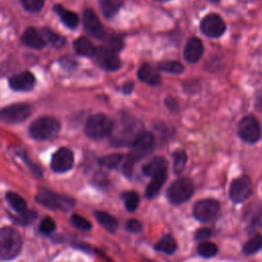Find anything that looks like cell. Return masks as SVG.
I'll list each match as a JSON object with an SVG mask.
<instances>
[{
	"label": "cell",
	"instance_id": "obj_1",
	"mask_svg": "<svg viewBox=\"0 0 262 262\" xmlns=\"http://www.w3.org/2000/svg\"><path fill=\"white\" fill-rule=\"evenodd\" d=\"M155 145V138L150 132L142 131L132 142L130 152L123 165V172L130 177L133 171L134 163L149 155Z\"/></svg>",
	"mask_w": 262,
	"mask_h": 262
},
{
	"label": "cell",
	"instance_id": "obj_2",
	"mask_svg": "<svg viewBox=\"0 0 262 262\" xmlns=\"http://www.w3.org/2000/svg\"><path fill=\"white\" fill-rule=\"evenodd\" d=\"M140 123L134 119L130 118L128 115L121 118L119 124H114L113 131L111 133V142L115 146H124L132 144L135 138L141 133Z\"/></svg>",
	"mask_w": 262,
	"mask_h": 262
},
{
	"label": "cell",
	"instance_id": "obj_3",
	"mask_svg": "<svg viewBox=\"0 0 262 262\" xmlns=\"http://www.w3.org/2000/svg\"><path fill=\"white\" fill-rule=\"evenodd\" d=\"M23 248V238L19 232L11 226L0 228V258L12 260L16 258Z\"/></svg>",
	"mask_w": 262,
	"mask_h": 262
},
{
	"label": "cell",
	"instance_id": "obj_4",
	"mask_svg": "<svg viewBox=\"0 0 262 262\" xmlns=\"http://www.w3.org/2000/svg\"><path fill=\"white\" fill-rule=\"evenodd\" d=\"M60 130V124L57 119L44 116L35 120L29 128L30 136L36 140H46L54 137Z\"/></svg>",
	"mask_w": 262,
	"mask_h": 262
},
{
	"label": "cell",
	"instance_id": "obj_5",
	"mask_svg": "<svg viewBox=\"0 0 262 262\" xmlns=\"http://www.w3.org/2000/svg\"><path fill=\"white\" fill-rule=\"evenodd\" d=\"M114 128V122L103 114L91 116L85 125V133L93 139H101L111 135Z\"/></svg>",
	"mask_w": 262,
	"mask_h": 262
},
{
	"label": "cell",
	"instance_id": "obj_6",
	"mask_svg": "<svg viewBox=\"0 0 262 262\" xmlns=\"http://www.w3.org/2000/svg\"><path fill=\"white\" fill-rule=\"evenodd\" d=\"M194 191L193 182L186 177L175 180L167 190V199L173 205H180L190 199Z\"/></svg>",
	"mask_w": 262,
	"mask_h": 262
},
{
	"label": "cell",
	"instance_id": "obj_7",
	"mask_svg": "<svg viewBox=\"0 0 262 262\" xmlns=\"http://www.w3.org/2000/svg\"><path fill=\"white\" fill-rule=\"evenodd\" d=\"M36 201L41 206L50 210H69L74 205V202L71 199L59 195L47 188H40L38 190Z\"/></svg>",
	"mask_w": 262,
	"mask_h": 262
},
{
	"label": "cell",
	"instance_id": "obj_8",
	"mask_svg": "<svg viewBox=\"0 0 262 262\" xmlns=\"http://www.w3.org/2000/svg\"><path fill=\"white\" fill-rule=\"evenodd\" d=\"M238 136L248 143H255L261 138V127L258 120L253 116L244 117L238 123Z\"/></svg>",
	"mask_w": 262,
	"mask_h": 262
},
{
	"label": "cell",
	"instance_id": "obj_9",
	"mask_svg": "<svg viewBox=\"0 0 262 262\" xmlns=\"http://www.w3.org/2000/svg\"><path fill=\"white\" fill-rule=\"evenodd\" d=\"M31 115V106L27 103H14L0 110V121L15 124L24 122Z\"/></svg>",
	"mask_w": 262,
	"mask_h": 262
},
{
	"label": "cell",
	"instance_id": "obj_10",
	"mask_svg": "<svg viewBox=\"0 0 262 262\" xmlns=\"http://www.w3.org/2000/svg\"><path fill=\"white\" fill-rule=\"evenodd\" d=\"M219 203L213 199H204L198 201L192 209L193 216L201 222H209L213 220L219 213Z\"/></svg>",
	"mask_w": 262,
	"mask_h": 262
},
{
	"label": "cell",
	"instance_id": "obj_11",
	"mask_svg": "<svg viewBox=\"0 0 262 262\" xmlns=\"http://www.w3.org/2000/svg\"><path fill=\"white\" fill-rule=\"evenodd\" d=\"M252 191L251 180L248 176H241L232 180L229 186V198L234 203L246 201Z\"/></svg>",
	"mask_w": 262,
	"mask_h": 262
},
{
	"label": "cell",
	"instance_id": "obj_12",
	"mask_svg": "<svg viewBox=\"0 0 262 262\" xmlns=\"http://www.w3.org/2000/svg\"><path fill=\"white\" fill-rule=\"evenodd\" d=\"M74 165L73 151L68 147L58 148L51 158V169L55 173H64L72 169Z\"/></svg>",
	"mask_w": 262,
	"mask_h": 262
},
{
	"label": "cell",
	"instance_id": "obj_13",
	"mask_svg": "<svg viewBox=\"0 0 262 262\" xmlns=\"http://www.w3.org/2000/svg\"><path fill=\"white\" fill-rule=\"evenodd\" d=\"M201 30L207 37L218 38L225 32V24L218 14L210 13L202 19Z\"/></svg>",
	"mask_w": 262,
	"mask_h": 262
},
{
	"label": "cell",
	"instance_id": "obj_14",
	"mask_svg": "<svg viewBox=\"0 0 262 262\" xmlns=\"http://www.w3.org/2000/svg\"><path fill=\"white\" fill-rule=\"evenodd\" d=\"M97 63L106 71H117L121 67V61L116 52L107 47L96 49L94 55Z\"/></svg>",
	"mask_w": 262,
	"mask_h": 262
},
{
	"label": "cell",
	"instance_id": "obj_15",
	"mask_svg": "<svg viewBox=\"0 0 262 262\" xmlns=\"http://www.w3.org/2000/svg\"><path fill=\"white\" fill-rule=\"evenodd\" d=\"M83 26L84 30L92 37L101 39L104 38L105 33L102 24L100 23L97 15L91 10L86 9L83 12Z\"/></svg>",
	"mask_w": 262,
	"mask_h": 262
},
{
	"label": "cell",
	"instance_id": "obj_16",
	"mask_svg": "<svg viewBox=\"0 0 262 262\" xmlns=\"http://www.w3.org/2000/svg\"><path fill=\"white\" fill-rule=\"evenodd\" d=\"M35 77L29 71H24L9 78V86L15 91H29L35 85Z\"/></svg>",
	"mask_w": 262,
	"mask_h": 262
},
{
	"label": "cell",
	"instance_id": "obj_17",
	"mask_svg": "<svg viewBox=\"0 0 262 262\" xmlns=\"http://www.w3.org/2000/svg\"><path fill=\"white\" fill-rule=\"evenodd\" d=\"M21 42L31 48L41 49L46 46V40L42 32L36 30L35 28H27L20 37Z\"/></svg>",
	"mask_w": 262,
	"mask_h": 262
},
{
	"label": "cell",
	"instance_id": "obj_18",
	"mask_svg": "<svg viewBox=\"0 0 262 262\" xmlns=\"http://www.w3.org/2000/svg\"><path fill=\"white\" fill-rule=\"evenodd\" d=\"M203 52H204V47H203L202 41L199 38L192 37L186 42V45L183 51V56L186 61L190 63H194L201 58V56L203 55Z\"/></svg>",
	"mask_w": 262,
	"mask_h": 262
},
{
	"label": "cell",
	"instance_id": "obj_19",
	"mask_svg": "<svg viewBox=\"0 0 262 262\" xmlns=\"http://www.w3.org/2000/svg\"><path fill=\"white\" fill-rule=\"evenodd\" d=\"M137 76L140 81H142L148 85H151V86H157L161 83V77H160L159 73L147 63L142 64L139 68Z\"/></svg>",
	"mask_w": 262,
	"mask_h": 262
},
{
	"label": "cell",
	"instance_id": "obj_20",
	"mask_svg": "<svg viewBox=\"0 0 262 262\" xmlns=\"http://www.w3.org/2000/svg\"><path fill=\"white\" fill-rule=\"evenodd\" d=\"M53 9L66 27H68L69 29H75L78 26L79 16L75 12L66 9L63 6L59 4L55 5Z\"/></svg>",
	"mask_w": 262,
	"mask_h": 262
},
{
	"label": "cell",
	"instance_id": "obj_21",
	"mask_svg": "<svg viewBox=\"0 0 262 262\" xmlns=\"http://www.w3.org/2000/svg\"><path fill=\"white\" fill-rule=\"evenodd\" d=\"M164 170H167V161L163 157H155L142 167L143 174L151 177Z\"/></svg>",
	"mask_w": 262,
	"mask_h": 262
},
{
	"label": "cell",
	"instance_id": "obj_22",
	"mask_svg": "<svg viewBox=\"0 0 262 262\" xmlns=\"http://www.w3.org/2000/svg\"><path fill=\"white\" fill-rule=\"evenodd\" d=\"M166 179H167V170H164V171L154 175L151 177L150 182L146 186V190H145L146 196L149 199L156 196L158 194V192L160 191V189L162 188V186L164 185Z\"/></svg>",
	"mask_w": 262,
	"mask_h": 262
},
{
	"label": "cell",
	"instance_id": "obj_23",
	"mask_svg": "<svg viewBox=\"0 0 262 262\" xmlns=\"http://www.w3.org/2000/svg\"><path fill=\"white\" fill-rule=\"evenodd\" d=\"M74 49L78 55L91 57L95 55L97 48L94 47L90 40L85 37H81L74 41Z\"/></svg>",
	"mask_w": 262,
	"mask_h": 262
},
{
	"label": "cell",
	"instance_id": "obj_24",
	"mask_svg": "<svg viewBox=\"0 0 262 262\" xmlns=\"http://www.w3.org/2000/svg\"><path fill=\"white\" fill-rule=\"evenodd\" d=\"M95 217H96L97 221L99 222V224L105 230H107L110 232H114L118 228V221L111 214H108L106 212H102V211H97L95 213Z\"/></svg>",
	"mask_w": 262,
	"mask_h": 262
},
{
	"label": "cell",
	"instance_id": "obj_25",
	"mask_svg": "<svg viewBox=\"0 0 262 262\" xmlns=\"http://www.w3.org/2000/svg\"><path fill=\"white\" fill-rule=\"evenodd\" d=\"M155 249L165 254L171 255L176 251L177 244H176V241L173 238V236L166 234L155 245Z\"/></svg>",
	"mask_w": 262,
	"mask_h": 262
},
{
	"label": "cell",
	"instance_id": "obj_26",
	"mask_svg": "<svg viewBox=\"0 0 262 262\" xmlns=\"http://www.w3.org/2000/svg\"><path fill=\"white\" fill-rule=\"evenodd\" d=\"M6 201L17 214L27 211V203L24 198L20 196L18 193L8 191L6 193Z\"/></svg>",
	"mask_w": 262,
	"mask_h": 262
},
{
	"label": "cell",
	"instance_id": "obj_27",
	"mask_svg": "<svg viewBox=\"0 0 262 262\" xmlns=\"http://www.w3.org/2000/svg\"><path fill=\"white\" fill-rule=\"evenodd\" d=\"M122 6L121 0H100V9L106 17L114 16Z\"/></svg>",
	"mask_w": 262,
	"mask_h": 262
},
{
	"label": "cell",
	"instance_id": "obj_28",
	"mask_svg": "<svg viewBox=\"0 0 262 262\" xmlns=\"http://www.w3.org/2000/svg\"><path fill=\"white\" fill-rule=\"evenodd\" d=\"M262 248V234H255L247 243L244 244L243 252L246 255H253Z\"/></svg>",
	"mask_w": 262,
	"mask_h": 262
},
{
	"label": "cell",
	"instance_id": "obj_29",
	"mask_svg": "<svg viewBox=\"0 0 262 262\" xmlns=\"http://www.w3.org/2000/svg\"><path fill=\"white\" fill-rule=\"evenodd\" d=\"M124 205L126 210L129 212H134L139 204V195L135 191H126L122 194Z\"/></svg>",
	"mask_w": 262,
	"mask_h": 262
},
{
	"label": "cell",
	"instance_id": "obj_30",
	"mask_svg": "<svg viewBox=\"0 0 262 262\" xmlns=\"http://www.w3.org/2000/svg\"><path fill=\"white\" fill-rule=\"evenodd\" d=\"M158 69L160 71L170 73V74H180L183 72V66L179 61L176 60H168L162 61L158 64Z\"/></svg>",
	"mask_w": 262,
	"mask_h": 262
},
{
	"label": "cell",
	"instance_id": "obj_31",
	"mask_svg": "<svg viewBox=\"0 0 262 262\" xmlns=\"http://www.w3.org/2000/svg\"><path fill=\"white\" fill-rule=\"evenodd\" d=\"M187 156L183 150H176L173 154V171L175 174H180L186 164Z\"/></svg>",
	"mask_w": 262,
	"mask_h": 262
},
{
	"label": "cell",
	"instance_id": "obj_32",
	"mask_svg": "<svg viewBox=\"0 0 262 262\" xmlns=\"http://www.w3.org/2000/svg\"><path fill=\"white\" fill-rule=\"evenodd\" d=\"M218 252V248L217 246L212 243V242H202L199 246H198V253L200 256L205 257V258H211L213 256H215Z\"/></svg>",
	"mask_w": 262,
	"mask_h": 262
},
{
	"label": "cell",
	"instance_id": "obj_33",
	"mask_svg": "<svg viewBox=\"0 0 262 262\" xmlns=\"http://www.w3.org/2000/svg\"><path fill=\"white\" fill-rule=\"evenodd\" d=\"M41 32H42L46 42H49L54 47H61L66 43V39L62 36L57 35L56 33L50 31L49 29H43Z\"/></svg>",
	"mask_w": 262,
	"mask_h": 262
},
{
	"label": "cell",
	"instance_id": "obj_34",
	"mask_svg": "<svg viewBox=\"0 0 262 262\" xmlns=\"http://www.w3.org/2000/svg\"><path fill=\"white\" fill-rule=\"evenodd\" d=\"M123 159V156L121 154H112V155H106L102 158L99 159V164L102 166V167H105V168H110V169H113L115 167H117L120 162L122 161Z\"/></svg>",
	"mask_w": 262,
	"mask_h": 262
},
{
	"label": "cell",
	"instance_id": "obj_35",
	"mask_svg": "<svg viewBox=\"0 0 262 262\" xmlns=\"http://www.w3.org/2000/svg\"><path fill=\"white\" fill-rule=\"evenodd\" d=\"M45 0H20L23 7L29 12H39L44 6Z\"/></svg>",
	"mask_w": 262,
	"mask_h": 262
},
{
	"label": "cell",
	"instance_id": "obj_36",
	"mask_svg": "<svg viewBox=\"0 0 262 262\" xmlns=\"http://www.w3.org/2000/svg\"><path fill=\"white\" fill-rule=\"evenodd\" d=\"M71 221H72V223L75 227H77L79 229H82V230H87L88 231L92 227V224L87 219H85L84 217H82L80 215H77V214L72 215Z\"/></svg>",
	"mask_w": 262,
	"mask_h": 262
},
{
	"label": "cell",
	"instance_id": "obj_37",
	"mask_svg": "<svg viewBox=\"0 0 262 262\" xmlns=\"http://www.w3.org/2000/svg\"><path fill=\"white\" fill-rule=\"evenodd\" d=\"M55 221L50 218V217H45L44 219H42V221L40 222L39 225V230L43 233V234H50L54 231L55 229Z\"/></svg>",
	"mask_w": 262,
	"mask_h": 262
},
{
	"label": "cell",
	"instance_id": "obj_38",
	"mask_svg": "<svg viewBox=\"0 0 262 262\" xmlns=\"http://www.w3.org/2000/svg\"><path fill=\"white\" fill-rule=\"evenodd\" d=\"M37 217L36 213L34 211H25L23 213H19L17 217L14 218L15 222L18 223V224H23V225H26V224H29L31 222L34 221V219Z\"/></svg>",
	"mask_w": 262,
	"mask_h": 262
},
{
	"label": "cell",
	"instance_id": "obj_39",
	"mask_svg": "<svg viewBox=\"0 0 262 262\" xmlns=\"http://www.w3.org/2000/svg\"><path fill=\"white\" fill-rule=\"evenodd\" d=\"M106 43L108 44V47L110 49L112 50H120L123 46V43L121 41V39L117 36H108L106 37Z\"/></svg>",
	"mask_w": 262,
	"mask_h": 262
},
{
	"label": "cell",
	"instance_id": "obj_40",
	"mask_svg": "<svg viewBox=\"0 0 262 262\" xmlns=\"http://www.w3.org/2000/svg\"><path fill=\"white\" fill-rule=\"evenodd\" d=\"M126 228L131 232H139L142 229V224L137 219H130L129 221H127Z\"/></svg>",
	"mask_w": 262,
	"mask_h": 262
},
{
	"label": "cell",
	"instance_id": "obj_41",
	"mask_svg": "<svg viewBox=\"0 0 262 262\" xmlns=\"http://www.w3.org/2000/svg\"><path fill=\"white\" fill-rule=\"evenodd\" d=\"M60 63L67 70H73V69H75L77 67V61L74 58L70 57V56L62 57L60 59Z\"/></svg>",
	"mask_w": 262,
	"mask_h": 262
},
{
	"label": "cell",
	"instance_id": "obj_42",
	"mask_svg": "<svg viewBox=\"0 0 262 262\" xmlns=\"http://www.w3.org/2000/svg\"><path fill=\"white\" fill-rule=\"evenodd\" d=\"M211 234H212V232L209 228H201L195 232V239L205 242L207 238H209L211 236Z\"/></svg>",
	"mask_w": 262,
	"mask_h": 262
},
{
	"label": "cell",
	"instance_id": "obj_43",
	"mask_svg": "<svg viewBox=\"0 0 262 262\" xmlns=\"http://www.w3.org/2000/svg\"><path fill=\"white\" fill-rule=\"evenodd\" d=\"M133 86H134L133 82H127V83H125V84L123 85L122 91H123L125 94H130V93L132 92V90H133Z\"/></svg>",
	"mask_w": 262,
	"mask_h": 262
},
{
	"label": "cell",
	"instance_id": "obj_44",
	"mask_svg": "<svg viewBox=\"0 0 262 262\" xmlns=\"http://www.w3.org/2000/svg\"><path fill=\"white\" fill-rule=\"evenodd\" d=\"M209 1H211V2H218V1H220V0H209Z\"/></svg>",
	"mask_w": 262,
	"mask_h": 262
},
{
	"label": "cell",
	"instance_id": "obj_45",
	"mask_svg": "<svg viewBox=\"0 0 262 262\" xmlns=\"http://www.w3.org/2000/svg\"><path fill=\"white\" fill-rule=\"evenodd\" d=\"M157 1H161V2H165V1H169V0H157Z\"/></svg>",
	"mask_w": 262,
	"mask_h": 262
}]
</instances>
